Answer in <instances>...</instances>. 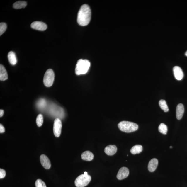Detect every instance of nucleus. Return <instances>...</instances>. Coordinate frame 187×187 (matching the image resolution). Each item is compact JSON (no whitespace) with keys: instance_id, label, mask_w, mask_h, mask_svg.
<instances>
[{"instance_id":"nucleus-1","label":"nucleus","mask_w":187,"mask_h":187,"mask_svg":"<svg viewBox=\"0 0 187 187\" xmlns=\"http://www.w3.org/2000/svg\"><path fill=\"white\" fill-rule=\"evenodd\" d=\"M91 11L90 7L87 4H84L81 7L78 13L77 21L79 25L86 26L90 21Z\"/></svg>"},{"instance_id":"nucleus-2","label":"nucleus","mask_w":187,"mask_h":187,"mask_svg":"<svg viewBox=\"0 0 187 187\" xmlns=\"http://www.w3.org/2000/svg\"><path fill=\"white\" fill-rule=\"evenodd\" d=\"M90 62L88 60L80 59L78 60L76 65V75H79L87 73L90 68Z\"/></svg>"},{"instance_id":"nucleus-3","label":"nucleus","mask_w":187,"mask_h":187,"mask_svg":"<svg viewBox=\"0 0 187 187\" xmlns=\"http://www.w3.org/2000/svg\"><path fill=\"white\" fill-rule=\"evenodd\" d=\"M120 130L126 133H130L136 131L138 129V125L132 122L123 121L118 124Z\"/></svg>"},{"instance_id":"nucleus-4","label":"nucleus","mask_w":187,"mask_h":187,"mask_svg":"<svg viewBox=\"0 0 187 187\" xmlns=\"http://www.w3.org/2000/svg\"><path fill=\"white\" fill-rule=\"evenodd\" d=\"M91 180V177L90 175L81 174L76 179L75 182V186L77 187H85L89 183Z\"/></svg>"},{"instance_id":"nucleus-5","label":"nucleus","mask_w":187,"mask_h":187,"mask_svg":"<svg viewBox=\"0 0 187 187\" xmlns=\"http://www.w3.org/2000/svg\"><path fill=\"white\" fill-rule=\"evenodd\" d=\"M55 79V74L53 70L50 69L46 72L43 82L45 86L50 87L53 85Z\"/></svg>"},{"instance_id":"nucleus-6","label":"nucleus","mask_w":187,"mask_h":187,"mask_svg":"<svg viewBox=\"0 0 187 187\" xmlns=\"http://www.w3.org/2000/svg\"><path fill=\"white\" fill-rule=\"evenodd\" d=\"M62 127V123L60 120L57 118L55 120L53 128V133L56 137H58L60 136Z\"/></svg>"},{"instance_id":"nucleus-7","label":"nucleus","mask_w":187,"mask_h":187,"mask_svg":"<svg viewBox=\"0 0 187 187\" xmlns=\"http://www.w3.org/2000/svg\"><path fill=\"white\" fill-rule=\"evenodd\" d=\"M31 27L36 30L44 31L47 29V26L45 23L40 21H35L32 23Z\"/></svg>"},{"instance_id":"nucleus-8","label":"nucleus","mask_w":187,"mask_h":187,"mask_svg":"<svg viewBox=\"0 0 187 187\" xmlns=\"http://www.w3.org/2000/svg\"><path fill=\"white\" fill-rule=\"evenodd\" d=\"M129 171L126 167H123L119 169L117 175V178L119 180H123L128 176Z\"/></svg>"},{"instance_id":"nucleus-9","label":"nucleus","mask_w":187,"mask_h":187,"mask_svg":"<svg viewBox=\"0 0 187 187\" xmlns=\"http://www.w3.org/2000/svg\"><path fill=\"white\" fill-rule=\"evenodd\" d=\"M173 71L174 76L177 80L180 81L184 77V74L182 69L178 66H175L173 69Z\"/></svg>"},{"instance_id":"nucleus-10","label":"nucleus","mask_w":187,"mask_h":187,"mask_svg":"<svg viewBox=\"0 0 187 187\" xmlns=\"http://www.w3.org/2000/svg\"><path fill=\"white\" fill-rule=\"evenodd\" d=\"M41 165L46 169H49L51 167L50 161L47 156L45 154H42L40 157Z\"/></svg>"},{"instance_id":"nucleus-11","label":"nucleus","mask_w":187,"mask_h":187,"mask_svg":"<svg viewBox=\"0 0 187 187\" xmlns=\"http://www.w3.org/2000/svg\"><path fill=\"white\" fill-rule=\"evenodd\" d=\"M158 161L156 158H153L149 163L148 169L150 172H152L156 170L158 165Z\"/></svg>"},{"instance_id":"nucleus-12","label":"nucleus","mask_w":187,"mask_h":187,"mask_svg":"<svg viewBox=\"0 0 187 187\" xmlns=\"http://www.w3.org/2000/svg\"><path fill=\"white\" fill-rule=\"evenodd\" d=\"M184 112V108L183 105L179 104L176 107V116L177 119L180 120L182 119Z\"/></svg>"},{"instance_id":"nucleus-13","label":"nucleus","mask_w":187,"mask_h":187,"mask_svg":"<svg viewBox=\"0 0 187 187\" xmlns=\"http://www.w3.org/2000/svg\"><path fill=\"white\" fill-rule=\"evenodd\" d=\"M117 151V148L115 145H109L106 146L104 149L106 154L109 156H112L115 154Z\"/></svg>"},{"instance_id":"nucleus-14","label":"nucleus","mask_w":187,"mask_h":187,"mask_svg":"<svg viewBox=\"0 0 187 187\" xmlns=\"http://www.w3.org/2000/svg\"><path fill=\"white\" fill-rule=\"evenodd\" d=\"M93 154L91 152L87 151L83 152L81 154V157L82 159L84 161H91L93 159Z\"/></svg>"},{"instance_id":"nucleus-15","label":"nucleus","mask_w":187,"mask_h":187,"mask_svg":"<svg viewBox=\"0 0 187 187\" xmlns=\"http://www.w3.org/2000/svg\"><path fill=\"white\" fill-rule=\"evenodd\" d=\"M8 76L6 69L3 65H0V80L5 81L8 79Z\"/></svg>"},{"instance_id":"nucleus-16","label":"nucleus","mask_w":187,"mask_h":187,"mask_svg":"<svg viewBox=\"0 0 187 187\" xmlns=\"http://www.w3.org/2000/svg\"><path fill=\"white\" fill-rule=\"evenodd\" d=\"M8 58L9 63L12 65H15L16 64L17 59L16 55L13 51H11L9 52L8 54Z\"/></svg>"},{"instance_id":"nucleus-17","label":"nucleus","mask_w":187,"mask_h":187,"mask_svg":"<svg viewBox=\"0 0 187 187\" xmlns=\"http://www.w3.org/2000/svg\"><path fill=\"white\" fill-rule=\"evenodd\" d=\"M143 150L142 146L140 145H137L133 146L131 149L130 152L131 154H135L140 153Z\"/></svg>"},{"instance_id":"nucleus-18","label":"nucleus","mask_w":187,"mask_h":187,"mask_svg":"<svg viewBox=\"0 0 187 187\" xmlns=\"http://www.w3.org/2000/svg\"><path fill=\"white\" fill-rule=\"evenodd\" d=\"M27 6V3L25 1H16L13 5V7L15 9L24 8Z\"/></svg>"},{"instance_id":"nucleus-19","label":"nucleus","mask_w":187,"mask_h":187,"mask_svg":"<svg viewBox=\"0 0 187 187\" xmlns=\"http://www.w3.org/2000/svg\"><path fill=\"white\" fill-rule=\"evenodd\" d=\"M159 104L160 107L164 111L167 112L169 111V108L165 100H160Z\"/></svg>"},{"instance_id":"nucleus-20","label":"nucleus","mask_w":187,"mask_h":187,"mask_svg":"<svg viewBox=\"0 0 187 187\" xmlns=\"http://www.w3.org/2000/svg\"><path fill=\"white\" fill-rule=\"evenodd\" d=\"M158 130L162 134H166L168 131L167 126L163 123H161L158 127Z\"/></svg>"},{"instance_id":"nucleus-21","label":"nucleus","mask_w":187,"mask_h":187,"mask_svg":"<svg viewBox=\"0 0 187 187\" xmlns=\"http://www.w3.org/2000/svg\"><path fill=\"white\" fill-rule=\"evenodd\" d=\"M43 123V117L42 115L39 114L37 116L36 119V123L39 127L41 126Z\"/></svg>"},{"instance_id":"nucleus-22","label":"nucleus","mask_w":187,"mask_h":187,"mask_svg":"<svg viewBox=\"0 0 187 187\" xmlns=\"http://www.w3.org/2000/svg\"><path fill=\"white\" fill-rule=\"evenodd\" d=\"M7 28V24L6 23L1 22L0 23V35H2L6 30Z\"/></svg>"},{"instance_id":"nucleus-23","label":"nucleus","mask_w":187,"mask_h":187,"mask_svg":"<svg viewBox=\"0 0 187 187\" xmlns=\"http://www.w3.org/2000/svg\"><path fill=\"white\" fill-rule=\"evenodd\" d=\"M35 187H47L45 183L40 179H38L35 183Z\"/></svg>"},{"instance_id":"nucleus-24","label":"nucleus","mask_w":187,"mask_h":187,"mask_svg":"<svg viewBox=\"0 0 187 187\" xmlns=\"http://www.w3.org/2000/svg\"><path fill=\"white\" fill-rule=\"evenodd\" d=\"M6 175V173L4 170L2 169H0V178H4Z\"/></svg>"},{"instance_id":"nucleus-25","label":"nucleus","mask_w":187,"mask_h":187,"mask_svg":"<svg viewBox=\"0 0 187 187\" xmlns=\"http://www.w3.org/2000/svg\"><path fill=\"white\" fill-rule=\"evenodd\" d=\"M5 132V129L3 126L1 124L0 125V133H3Z\"/></svg>"},{"instance_id":"nucleus-26","label":"nucleus","mask_w":187,"mask_h":187,"mask_svg":"<svg viewBox=\"0 0 187 187\" xmlns=\"http://www.w3.org/2000/svg\"><path fill=\"white\" fill-rule=\"evenodd\" d=\"M4 111L3 110H0V117H1L4 115Z\"/></svg>"},{"instance_id":"nucleus-27","label":"nucleus","mask_w":187,"mask_h":187,"mask_svg":"<svg viewBox=\"0 0 187 187\" xmlns=\"http://www.w3.org/2000/svg\"><path fill=\"white\" fill-rule=\"evenodd\" d=\"M84 174L85 175H88V173L87 172H85L84 173Z\"/></svg>"},{"instance_id":"nucleus-28","label":"nucleus","mask_w":187,"mask_h":187,"mask_svg":"<svg viewBox=\"0 0 187 187\" xmlns=\"http://www.w3.org/2000/svg\"><path fill=\"white\" fill-rule=\"evenodd\" d=\"M185 55L187 57V51H186V53H185Z\"/></svg>"},{"instance_id":"nucleus-29","label":"nucleus","mask_w":187,"mask_h":187,"mask_svg":"<svg viewBox=\"0 0 187 187\" xmlns=\"http://www.w3.org/2000/svg\"><path fill=\"white\" fill-rule=\"evenodd\" d=\"M170 148H172V146L170 147Z\"/></svg>"}]
</instances>
